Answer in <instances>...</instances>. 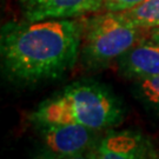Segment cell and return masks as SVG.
I'll list each match as a JSON object with an SVG mask.
<instances>
[{
  "label": "cell",
  "mask_w": 159,
  "mask_h": 159,
  "mask_svg": "<svg viewBox=\"0 0 159 159\" xmlns=\"http://www.w3.org/2000/svg\"><path fill=\"white\" fill-rule=\"evenodd\" d=\"M81 24L50 19L4 27L1 59L6 78L20 85H34L60 78L80 54Z\"/></svg>",
  "instance_id": "1"
},
{
  "label": "cell",
  "mask_w": 159,
  "mask_h": 159,
  "mask_svg": "<svg viewBox=\"0 0 159 159\" xmlns=\"http://www.w3.org/2000/svg\"><path fill=\"white\" fill-rule=\"evenodd\" d=\"M124 117L119 99L105 85L75 81L40 104L32 113L37 125L80 124L94 131L119 125Z\"/></svg>",
  "instance_id": "2"
},
{
  "label": "cell",
  "mask_w": 159,
  "mask_h": 159,
  "mask_svg": "<svg viewBox=\"0 0 159 159\" xmlns=\"http://www.w3.org/2000/svg\"><path fill=\"white\" fill-rule=\"evenodd\" d=\"M80 24L79 57L86 67L94 70L118 60L133 46L150 38L148 30L131 25L113 12H98L85 18Z\"/></svg>",
  "instance_id": "3"
},
{
  "label": "cell",
  "mask_w": 159,
  "mask_h": 159,
  "mask_svg": "<svg viewBox=\"0 0 159 159\" xmlns=\"http://www.w3.org/2000/svg\"><path fill=\"white\" fill-rule=\"evenodd\" d=\"M94 159H159L154 145L132 130L111 131L97 146Z\"/></svg>",
  "instance_id": "4"
},
{
  "label": "cell",
  "mask_w": 159,
  "mask_h": 159,
  "mask_svg": "<svg viewBox=\"0 0 159 159\" xmlns=\"http://www.w3.org/2000/svg\"><path fill=\"white\" fill-rule=\"evenodd\" d=\"M26 21L72 19L102 10V0H21Z\"/></svg>",
  "instance_id": "5"
},
{
  "label": "cell",
  "mask_w": 159,
  "mask_h": 159,
  "mask_svg": "<svg viewBox=\"0 0 159 159\" xmlns=\"http://www.w3.org/2000/svg\"><path fill=\"white\" fill-rule=\"evenodd\" d=\"M41 134L46 146L52 152L65 157L84 152L91 145L97 131L80 124H50L41 126Z\"/></svg>",
  "instance_id": "6"
},
{
  "label": "cell",
  "mask_w": 159,
  "mask_h": 159,
  "mask_svg": "<svg viewBox=\"0 0 159 159\" xmlns=\"http://www.w3.org/2000/svg\"><path fill=\"white\" fill-rule=\"evenodd\" d=\"M120 71L126 77L145 79L159 75V44L143 40L118 59Z\"/></svg>",
  "instance_id": "7"
},
{
  "label": "cell",
  "mask_w": 159,
  "mask_h": 159,
  "mask_svg": "<svg viewBox=\"0 0 159 159\" xmlns=\"http://www.w3.org/2000/svg\"><path fill=\"white\" fill-rule=\"evenodd\" d=\"M118 14L131 25L151 31L159 27V0H144L139 5Z\"/></svg>",
  "instance_id": "8"
},
{
  "label": "cell",
  "mask_w": 159,
  "mask_h": 159,
  "mask_svg": "<svg viewBox=\"0 0 159 159\" xmlns=\"http://www.w3.org/2000/svg\"><path fill=\"white\" fill-rule=\"evenodd\" d=\"M136 94L148 108L159 113V75L137 80Z\"/></svg>",
  "instance_id": "9"
},
{
  "label": "cell",
  "mask_w": 159,
  "mask_h": 159,
  "mask_svg": "<svg viewBox=\"0 0 159 159\" xmlns=\"http://www.w3.org/2000/svg\"><path fill=\"white\" fill-rule=\"evenodd\" d=\"M144 0H102V12L119 13L139 5Z\"/></svg>",
  "instance_id": "10"
},
{
  "label": "cell",
  "mask_w": 159,
  "mask_h": 159,
  "mask_svg": "<svg viewBox=\"0 0 159 159\" xmlns=\"http://www.w3.org/2000/svg\"><path fill=\"white\" fill-rule=\"evenodd\" d=\"M150 39L159 44V27H156V29L150 31Z\"/></svg>",
  "instance_id": "11"
},
{
  "label": "cell",
  "mask_w": 159,
  "mask_h": 159,
  "mask_svg": "<svg viewBox=\"0 0 159 159\" xmlns=\"http://www.w3.org/2000/svg\"><path fill=\"white\" fill-rule=\"evenodd\" d=\"M65 159H94L93 156L91 157H83V156H78V154H75V156H68L67 158Z\"/></svg>",
  "instance_id": "12"
},
{
  "label": "cell",
  "mask_w": 159,
  "mask_h": 159,
  "mask_svg": "<svg viewBox=\"0 0 159 159\" xmlns=\"http://www.w3.org/2000/svg\"><path fill=\"white\" fill-rule=\"evenodd\" d=\"M44 159H52V158H44Z\"/></svg>",
  "instance_id": "13"
}]
</instances>
